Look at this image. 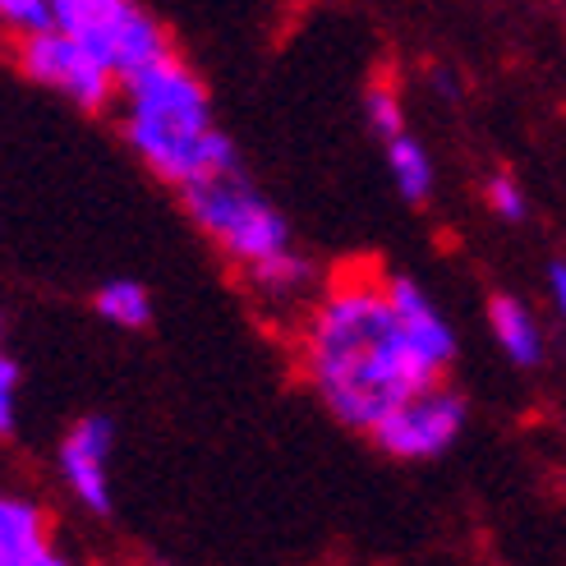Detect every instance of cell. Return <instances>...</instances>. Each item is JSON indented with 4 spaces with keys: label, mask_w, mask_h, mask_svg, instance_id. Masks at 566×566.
<instances>
[{
    "label": "cell",
    "mask_w": 566,
    "mask_h": 566,
    "mask_svg": "<svg viewBox=\"0 0 566 566\" xmlns=\"http://www.w3.org/2000/svg\"><path fill=\"white\" fill-rule=\"evenodd\" d=\"M244 276H249V286L259 291L263 300H295V295L308 291V281H314V268H308V259H300V253L286 244V249L268 253V259L244 263Z\"/></svg>",
    "instance_id": "8fae6325"
},
{
    "label": "cell",
    "mask_w": 566,
    "mask_h": 566,
    "mask_svg": "<svg viewBox=\"0 0 566 566\" xmlns=\"http://www.w3.org/2000/svg\"><path fill=\"white\" fill-rule=\"evenodd\" d=\"M14 55H19V70L28 78L65 93L83 111H102V106H111V97H116V74H111L78 38H70L65 28L23 33Z\"/></svg>",
    "instance_id": "5b68a950"
},
{
    "label": "cell",
    "mask_w": 566,
    "mask_h": 566,
    "mask_svg": "<svg viewBox=\"0 0 566 566\" xmlns=\"http://www.w3.org/2000/svg\"><path fill=\"white\" fill-rule=\"evenodd\" d=\"M461 429H465V401L451 387L433 382L396 406L374 429V442L396 461H433L461 438Z\"/></svg>",
    "instance_id": "8992f818"
},
{
    "label": "cell",
    "mask_w": 566,
    "mask_h": 566,
    "mask_svg": "<svg viewBox=\"0 0 566 566\" xmlns=\"http://www.w3.org/2000/svg\"><path fill=\"white\" fill-rule=\"evenodd\" d=\"M387 166H391V180L406 203H423V198L433 193V161L419 148V138H410L406 129L387 138Z\"/></svg>",
    "instance_id": "7c38bea8"
},
{
    "label": "cell",
    "mask_w": 566,
    "mask_h": 566,
    "mask_svg": "<svg viewBox=\"0 0 566 566\" xmlns=\"http://www.w3.org/2000/svg\"><path fill=\"white\" fill-rule=\"evenodd\" d=\"M111 442H116V423L106 415H83L61 442V474L93 516L111 512V479H106Z\"/></svg>",
    "instance_id": "52a82bcc"
},
{
    "label": "cell",
    "mask_w": 566,
    "mask_h": 566,
    "mask_svg": "<svg viewBox=\"0 0 566 566\" xmlns=\"http://www.w3.org/2000/svg\"><path fill=\"white\" fill-rule=\"evenodd\" d=\"M304 374L346 429L374 433L415 391L442 382V369L415 346L382 281H342L304 323Z\"/></svg>",
    "instance_id": "6da1fadb"
},
{
    "label": "cell",
    "mask_w": 566,
    "mask_h": 566,
    "mask_svg": "<svg viewBox=\"0 0 566 566\" xmlns=\"http://www.w3.org/2000/svg\"><path fill=\"white\" fill-rule=\"evenodd\" d=\"M0 23L14 28L19 38L55 28V0H0Z\"/></svg>",
    "instance_id": "9a60e30c"
},
{
    "label": "cell",
    "mask_w": 566,
    "mask_h": 566,
    "mask_svg": "<svg viewBox=\"0 0 566 566\" xmlns=\"http://www.w3.org/2000/svg\"><path fill=\"white\" fill-rule=\"evenodd\" d=\"M364 111H369V129L382 138V144L406 129V116H401V97H396V88H391V83H374V88H369V97H364Z\"/></svg>",
    "instance_id": "5bb4252c"
},
{
    "label": "cell",
    "mask_w": 566,
    "mask_h": 566,
    "mask_svg": "<svg viewBox=\"0 0 566 566\" xmlns=\"http://www.w3.org/2000/svg\"><path fill=\"white\" fill-rule=\"evenodd\" d=\"M125 93V138L166 185H193L221 171H235V148L212 125L208 88L193 78L185 61L161 51L157 61L120 74Z\"/></svg>",
    "instance_id": "7a4b0ae2"
},
{
    "label": "cell",
    "mask_w": 566,
    "mask_h": 566,
    "mask_svg": "<svg viewBox=\"0 0 566 566\" xmlns=\"http://www.w3.org/2000/svg\"><path fill=\"white\" fill-rule=\"evenodd\" d=\"M180 198H185V212L193 217L198 231H203L226 259H235L240 268L291 244L286 217L240 176V166L235 171L185 185Z\"/></svg>",
    "instance_id": "3957f363"
},
{
    "label": "cell",
    "mask_w": 566,
    "mask_h": 566,
    "mask_svg": "<svg viewBox=\"0 0 566 566\" xmlns=\"http://www.w3.org/2000/svg\"><path fill=\"white\" fill-rule=\"evenodd\" d=\"M55 28L78 38L116 78L171 51L157 19L138 10L134 0H65L55 6Z\"/></svg>",
    "instance_id": "277c9868"
},
{
    "label": "cell",
    "mask_w": 566,
    "mask_h": 566,
    "mask_svg": "<svg viewBox=\"0 0 566 566\" xmlns=\"http://www.w3.org/2000/svg\"><path fill=\"white\" fill-rule=\"evenodd\" d=\"M97 314L116 327L138 332V327L153 323V295L138 286V281H106L97 291Z\"/></svg>",
    "instance_id": "4fadbf2b"
},
{
    "label": "cell",
    "mask_w": 566,
    "mask_h": 566,
    "mask_svg": "<svg viewBox=\"0 0 566 566\" xmlns=\"http://www.w3.org/2000/svg\"><path fill=\"white\" fill-rule=\"evenodd\" d=\"M14 401H19V364L0 355V438L14 433Z\"/></svg>",
    "instance_id": "e0dca14e"
},
{
    "label": "cell",
    "mask_w": 566,
    "mask_h": 566,
    "mask_svg": "<svg viewBox=\"0 0 566 566\" xmlns=\"http://www.w3.org/2000/svg\"><path fill=\"white\" fill-rule=\"evenodd\" d=\"M387 291H391V304H396V314H401L406 332L415 336V346L447 374L451 359H457V332L438 314V304L423 295V286L410 276H387Z\"/></svg>",
    "instance_id": "ba28073f"
},
{
    "label": "cell",
    "mask_w": 566,
    "mask_h": 566,
    "mask_svg": "<svg viewBox=\"0 0 566 566\" xmlns=\"http://www.w3.org/2000/svg\"><path fill=\"white\" fill-rule=\"evenodd\" d=\"M51 539H46V516L33 502L0 493V566H55Z\"/></svg>",
    "instance_id": "9c48e42d"
},
{
    "label": "cell",
    "mask_w": 566,
    "mask_h": 566,
    "mask_svg": "<svg viewBox=\"0 0 566 566\" xmlns=\"http://www.w3.org/2000/svg\"><path fill=\"white\" fill-rule=\"evenodd\" d=\"M548 295H553V308H557V318L566 323V259L548 263Z\"/></svg>",
    "instance_id": "ac0fdd59"
},
{
    "label": "cell",
    "mask_w": 566,
    "mask_h": 566,
    "mask_svg": "<svg viewBox=\"0 0 566 566\" xmlns=\"http://www.w3.org/2000/svg\"><path fill=\"white\" fill-rule=\"evenodd\" d=\"M489 327L497 336L502 355L512 359L516 369H539V359H544V332H539V323H534L525 300L493 295L489 300Z\"/></svg>",
    "instance_id": "30bf717a"
},
{
    "label": "cell",
    "mask_w": 566,
    "mask_h": 566,
    "mask_svg": "<svg viewBox=\"0 0 566 566\" xmlns=\"http://www.w3.org/2000/svg\"><path fill=\"white\" fill-rule=\"evenodd\" d=\"M489 208L502 217V221H525L530 217V198H525V189L516 185V176H493L489 180Z\"/></svg>",
    "instance_id": "2e32d148"
}]
</instances>
